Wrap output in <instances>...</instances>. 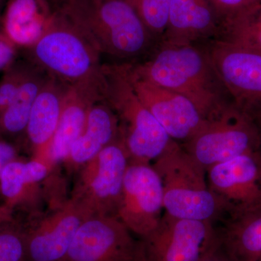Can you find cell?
I'll return each instance as SVG.
<instances>
[{
	"label": "cell",
	"instance_id": "obj_1",
	"mask_svg": "<svg viewBox=\"0 0 261 261\" xmlns=\"http://www.w3.org/2000/svg\"><path fill=\"white\" fill-rule=\"evenodd\" d=\"M137 75L191 101L205 120L232 104L205 44L170 45L159 43L148 58L132 63Z\"/></svg>",
	"mask_w": 261,
	"mask_h": 261
},
{
	"label": "cell",
	"instance_id": "obj_2",
	"mask_svg": "<svg viewBox=\"0 0 261 261\" xmlns=\"http://www.w3.org/2000/svg\"><path fill=\"white\" fill-rule=\"evenodd\" d=\"M58 10L113 63H135L159 44L126 0H66Z\"/></svg>",
	"mask_w": 261,
	"mask_h": 261
},
{
	"label": "cell",
	"instance_id": "obj_3",
	"mask_svg": "<svg viewBox=\"0 0 261 261\" xmlns=\"http://www.w3.org/2000/svg\"><path fill=\"white\" fill-rule=\"evenodd\" d=\"M130 63H103L102 97L118 116L129 163L152 164L173 143L130 82Z\"/></svg>",
	"mask_w": 261,
	"mask_h": 261
},
{
	"label": "cell",
	"instance_id": "obj_4",
	"mask_svg": "<svg viewBox=\"0 0 261 261\" xmlns=\"http://www.w3.org/2000/svg\"><path fill=\"white\" fill-rule=\"evenodd\" d=\"M27 49L30 63L69 87H103L102 56L59 10L47 32Z\"/></svg>",
	"mask_w": 261,
	"mask_h": 261
},
{
	"label": "cell",
	"instance_id": "obj_5",
	"mask_svg": "<svg viewBox=\"0 0 261 261\" xmlns=\"http://www.w3.org/2000/svg\"><path fill=\"white\" fill-rule=\"evenodd\" d=\"M152 166L162 182L166 214L213 223L226 215L221 201L209 189L206 170L176 141Z\"/></svg>",
	"mask_w": 261,
	"mask_h": 261
},
{
	"label": "cell",
	"instance_id": "obj_6",
	"mask_svg": "<svg viewBox=\"0 0 261 261\" xmlns=\"http://www.w3.org/2000/svg\"><path fill=\"white\" fill-rule=\"evenodd\" d=\"M204 169L261 149V127L234 105L206 121L201 129L181 145Z\"/></svg>",
	"mask_w": 261,
	"mask_h": 261
},
{
	"label": "cell",
	"instance_id": "obj_7",
	"mask_svg": "<svg viewBox=\"0 0 261 261\" xmlns=\"http://www.w3.org/2000/svg\"><path fill=\"white\" fill-rule=\"evenodd\" d=\"M129 158L121 138L105 147L75 174L70 198L90 216H115Z\"/></svg>",
	"mask_w": 261,
	"mask_h": 261
},
{
	"label": "cell",
	"instance_id": "obj_8",
	"mask_svg": "<svg viewBox=\"0 0 261 261\" xmlns=\"http://www.w3.org/2000/svg\"><path fill=\"white\" fill-rule=\"evenodd\" d=\"M141 243L145 261H202L221 247V238L211 221L164 212L159 226Z\"/></svg>",
	"mask_w": 261,
	"mask_h": 261
},
{
	"label": "cell",
	"instance_id": "obj_9",
	"mask_svg": "<svg viewBox=\"0 0 261 261\" xmlns=\"http://www.w3.org/2000/svg\"><path fill=\"white\" fill-rule=\"evenodd\" d=\"M207 47L233 104L261 127V51L221 39Z\"/></svg>",
	"mask_w": 261,
	"mask_h": 261
},
{
	"label": "cell",
	"instance_id": "obj_10",
	"mask_svg": "<svg viewBox=\"0 0 261 261\" xmlns=\"http://www.w3.org/2000/svg\"><path fill=\"white\" fill-rule=\"evenodd\" d=\"M206 177L228 219L261 208V149L211 166Z\"/></svg>",
	"mask_w": 261,
	"mask_h": 261
},
{
	"label": "cell",
	"instance_id": "obj_11",
	"mask_svg": "<svg viewBox=\"0 0 261 261\" xmlns=\"http://www.w3.org/2000/svg\"><path fill=\"white\" fill-rule=\"evenodd\" d=\"M132 233L116 216H89L77 230L65 261L142 260V243Z\"/></svg>",
	"mask_w": 261,
	"mask_h": 261
},
{
	"label": "cell",
	"instance_id": "obj_12",
	"mask_svg": "<svg viewBox=\"0 0 261 261\" xmlns=\"http://www.w3.org/2000/svg\"><path fill=\"white\" fill-rule=\"evenodd\" d=\"M163 211L162 182L152 164L129 163L116 217L143 239L159 226Z\"/></svg>",
	"mask_w": 261,
	"mask_h": 261
},
{
	"label": "cell",
	"instance_id": "obj_13",
	"mask_svg": "<svg viewBox=\"0 0 261 261\" xmlns=\"http://www.w3.org/2000/svg\"><path fill=\"white\" fill-rule=\"evenodd\" d=\"M89 216L69 197L30 217L25 222L27 261H65L77 230Z\"/></svg>",
	"mask_w": 261,
	"mask_h": 261
},
{
	"label": "cell",
	"instance_id": "obj_14",
	"mask_svg": "<svg viewBox=\"0 0 261 261\" xmlns=\"http://www.w3.org/2000/svg\"><path fill=\"white\" fill-rule=\"evenodd\" d=\"M136 93L173 140L180 145L191 140L206 121L195 105L181 94L142 78L129 64Z\"/></svg>",
	"mask_w": 261,
	"mask_h": 261
},
{
	"label": "cell",
	"instance_id": "obj_15",
	"mask_svg": "<svg viewBox=\"0 0 261 261\" xmlns=\"http://www.w3.org/2000/svg\"><path fill=\"white\" fill-rule=\"evenodd\" d=\"M57 167L32 158L28 161L18 159L7 165L0 176L2 205L14 214L17 211L30 217L42 214L39 209L48 197L46 186L54 179Z\"/></svg>",
	"mask_w": 261,
	"mask_h": 261
},
{
	"label": "cell",
	"instance_id": "obj_16",
	"mask_svg": "<svg viewBox=\"0 0 261 261\" xmlns=\"http://www.w3.org/2000/svg\"><path fill=\"white\" fill-rule=\"evenodd\" d=\"M222 29L210 0H172L161 44H205L221 39Z\"/></svg>",
	"mask_w": 261,
	"mask_h": 261
},
{
	"label": "cell",
	"instance_id": "obj_17",
	"mask_svg": "<svg viewBox=\"0 0 261 261\" xmlns=\"http://www.w3.org/2000/svg\"><path fill=\"white\" fill-rule=\"evenodd\" d=\"M69 87L49 76L36 98L25 132L32 159L53 165L49 150Z\"/></svg>",
	"mask_w": 261,
	"mask_h": 261
},
{
	"label": "cell",
	"instance_id": "obj_18",
	"mask_svg": "<svg viewBox=\"0 0 261 261\" xmlns=\"http://www.w3.org/2000/svg\"><path fill=\"white\" fill-rule=\"evenodd\" d=\"M102 89L93 86L69 87L49 150V159L54 166L63 164L69 155L83 132L91 108L103 99Z\"/></svg>",
	"mask_w": 261,
	"mask_h": 261
},
{
	"label": "cell",
	"instance_id": "obj_19",
	"mask_svg": "<svg viewBox=\"0 0 261 261\" xmlns=\"http://www.w3.org/2000/svg\"><path fill=\"white\" fill-rule=\"evenodd\" d=\"M119 137L118 116L104 99H100L91 108L83 132L63 164L68 173H75Z\"/></svg>",
	"mask_w": 261,
	"mask_h": 261
},
{
	"label": "cell",
	"instance_id": "obj_20",
	"mask_svg": "<svg viewBox=\"0 0 261 261\" xmlns=\"http://www.w3.org/2000/svg\"><path fill=\"white\" fill-rule=\"evenodd\" d=\"M56 10L49 0H9L4 18V35L15 46L32 47L49 28Z\"/></svg>",
	"mask_w": 261,
	"mask_h": 261
},
{
	"label": "cell",
	"instance_id": "obj_21",
	"mask_svg": "<svg viewBox=\"0 0 261 261\" xmlns=\"http://www.w3.org/2000/svg\"><path fill=\"white\" fill-rule=\"evenodd\" d=\"M221 245L232 261H261V208L228 219Z\"/></svg>",
	"mask_w": 261,
	"mask_h": 261
},
{
	"label": "cell",
	"instance_id": "obj_22",
	"mask_svg": "<svg viewBox=\"0 0 261 261\" xmlns=\"http://www.w3.org/2000/svg\"><path fill=\"white\" fill-rule=\"evenodd\" d=\"M47 73L29 62L18 93L0 115V133L8 137L25 135L33 105L49 79Z\"/></svg>",
	"mask_w": 261,
	"mask_h": 261
},
{
	"label": "cell",
	"instance_id": "obj_23",
	"mask_svg": "<svg viewBox=\"0 0 261 261\" xmlns=\"http://www.w3.org/2000/svg\"><path fill=\"white\" fill-rule=\"evenodd\" d=\"M0 261H27L25 222L0 204Z\"/></svg>",
	"mask_w": 261,
	"mask_h": 261
},
{
	"label": "cell",
	"instance_id": "obj_24",
	"mask_svg": "<svg viewBox=\"0 0 261 261\" xmlns=\"http://www.w3.org/2000/svg\"><path fill=\"white\" fill-rule=\"evenodd\" d=\"M220 39L261 51V2L235 18Z\"/></svg>",
	"mask_w": 261,
	"mask_h": 261
},
{
	"label": "cell",
	"instance_id": "obj_25",
	"mask_svg": "<svg viewBox=\"0 0 261 261\" xmlns=\"http://www.w3.org/2000/svg\"><path fill=\"white\" fill-rule=\"evenodd\" d=\"M136 10L158 42H161L166 27L172 0H126Z\"/></svg>",
	"mask_w": 261,
	"mask_h": 261
},
{
	"label": "cell",
	"instance_id": "obj_26",
	"mask_svg": "<svg viewBox=\"0 0 261 261\" xmlns=\"http://www.w3.org/2000/svg\"><path fill=\"white\" fill-rule=\"evenodd\" d=\"M223 31L235 18L252 8L261 0H210ZM222 36V35H221Z\"/></svg>",
	"mask_w": 261,
	"mask_h": 261
},
{
	"label": "cell",
	"instance_id": "obj_27",
	"mask_svg": "<svg viewBox=\"0 0 261 261\" xmlns=\"http://www.w3.org/2000/svg\"><path fill=\"white\" fill-rule=\"evenodd\" d=\"M28 64L10 68L0 82V115L9 107L18 93Z\"/></svg>",
	"mask_w": 261,
	"mask_h": 261
},
{
	"label": "cell",
	"instance_id": "obj_28",
	"mask_svg": "<svg viewBox=\"0 0 261 261\" xmlns=\"http://www.w3.org/2000/svg\"><path fill=\"white\" fill-rule=\"evenodd\" d=\"M15 47L4 34H0V70L10 68L15 58Z\"/></svg>",
	"mask_w": 261,
	"mask_h": 261
},
{
	"label": "cell",
	"instance_id": "obj_29",
	"mask_svg": "<svg viewBox=\"0 0 261 261\" xmlns=\"http://www.w3.org/2000/svg\"><path fill=\"white\" fill-rule=\"evenodd\" d=\"M18 159V151L15 145L3 140H0V174L5 166Z\"/></svg>",
	"mask_w": 261,
	"mask_h": 261
},
{
	"label": "cell",
	"instance_id": "obj_30",
	"mask_svg": "<svg viewBox=\"0 0 261 261\" xmlns=\"http://www.w3.org/2000/svg\"><path fill=\"white\" fill-rule=\"evenodd\" d=\"M202 261H232L226 255V252L220 251V247L214 252L207 255Z\"/></svg>",
	"mask_w": 261,
	"mask_h": 261
},
{
	"label": "cell",
	"instance_id": "obj_31",
	"mask_svg": "<svg viewBox=\"0 0 261 261\" xmlns=\"http://www.w3.org/2000/svg\"><path fill=\"white\" fill-rule=\"evenodd\" d=\"M66 0H49V3L53 7L55 10H58L61 8V5L65 3Z\"/></svg>",
	"mask_w": 261,
	"mask_h": 261
},
{
	"label": "cell",
	"instance_id": "obj_32",
	"mask_svg": "<svg viewBox=\"0 0 261 261\" xmlns=\"http://www.w3.org/2000/svg\"><path fill=\"white\" fill-rule=\"evenodd\" d=\"M140 261H145V258H144V259H142V260H141Z\"/></svg>",
	"mask_w": 261,
	"mask_h": 261
},
{
	"label": "cell",
	"instance_id": "obj_33",
	"mask_svg": "<svg viewBox=\"0 0 261 261\" xmlns=\"http://www.w3.org/2000/svg\"><path fill=\"white\" fill-rule=\"evenodd\" d=\"M0 135H1V133H0Z\"/></svg>",
	"mask_w": 261,
	"mask_h": 261
},
{
	"label": "cell",
	"instance_id": "obj_34",
	"mask_svg": "<svg viewBox=\"0 0 261 261\" xmlns=\"http://www.w3.org/2000/svg\"><path fill=\"white\" fill-rule=\"evenodd\" d=\"M0 176H1V174H0Z\"/></svg>",
	"mask_w": 261,
	"mask_h": 261
}]
</instances>
